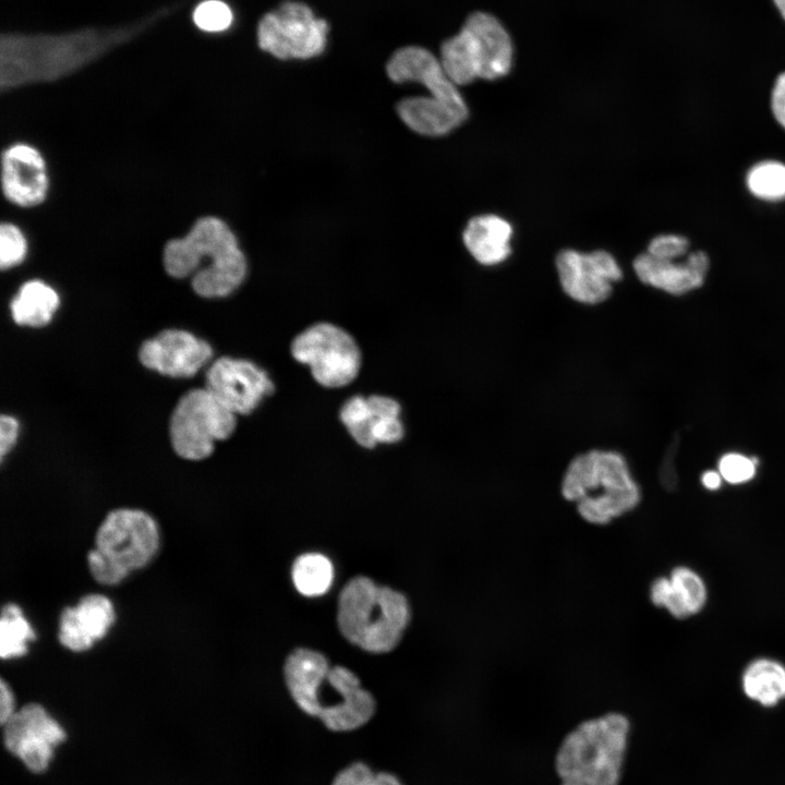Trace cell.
I'll list each match as a JSON object with an SVG mask.
<instances>
[{
    "label": "cell",
    "mask_w": 785,
    "mask_h": 785,
    "mask_svg": "<svg viewBox=\"0 0 785 785\" xmlns=\"http://www.w3.org/2000/svg\"><path fill=\"white\" fill-rule=\"evenodd\" d=\"M375 712L373 696L353 672L334 666L316 691L314 716L327 728L348 732L366 724Z\"/></svg>",
    "instance_id": "11"
},
{
    "label": "cell",
    "mask_w": 785,
    "mask_h": 785,
    "mask_svg": "<svg viewBox=\"0 0 785 785\" xmlns=\"http://www.w3.org/2000/svg\"><path fill=\"white\" fill-rule=\"evenodd\" d=\"M771 106L775 119L785 129V72L776 78Z\"/></svg>",
    "instance_id": "36"
},
{
    "label": "cell",
    "mask_w": 785,
    "mask_h": 785,
    "mask_svg": "<svg viewBox=\"0 0 785 785\" xmlns=\"http://www.w3.org/2000/svg\"><path fill=\"white\" fill-rule=\"evenodd\" d=\"M232 12L221 0H205L200 2L193 12L195 25L204 32H222L232 23Z\"/></svg>",
    "instance_id": "31"
},
{
    "label": "cell",
    "mask_w": 785,
    "mask_h": 785,
    "mask_svg": "<svg viewBox=\"0 0 785 785\" xmlns=\"http://www.w3.org/2000/svg\"><path fill=\"white\" fill-rule=\"evenodd\" d=\"M747 185L759 198L768 201L785 198V165L778 161L757 164L748 172Z\"/></svg>",
    "instance_id": "29"
},
{
    "label": "cell",
    "mask_w": 785,
    "mask_h": 785,
    "mask_svg": "<svg viewBox=\"0 0 785 785\" xmlns=\"http://www.w3.org/2000/svg\"><path fill=\"white\" fill-rule=\"evenodd\" d=\"M138 357L143 365L162 375L190 377L210 360L213 349L189 331L168 329L143 342Z\"/></svg>",
    "instance_id": "17"
},
{
    "label": "cell",
    "mask_w": 785,
    "mask_h": 785,
    "mask_svg": "<svg viewBox=\"0 0 785 785\" xmlns=\"http://www.w3.org/2000/svg\"><path fill=\"white\" fill-rule=\"evenodd\" d=\"M328 24L317 19L310 7L286 1L263 15L257 26L262 50L277 59H310L326 46Z\"/></svg>",
    "instance_id": "10"
},
{
    "label": "cell",
    "mask_w": 785,
    "mask_h": 785,
    "mask_svg": "<svg viewBox=\"0 0 785 785\" xmlns=\"http://www.w3.org/2000/svg\"><path fill=\"white\" fill-rule=\"evenodd\" d=\"M169 9L131 25L80 28L65 33H3L0 36L1 84L55 80L129 43L164 17Z\"/></svg>",
    "instance_id": "1"
},
{
    "label": "cell",
    "mask_w": 785,
    "mask_h": 785,
    "mask_svg": "<svg viewBox=\"0 0 785 785\" xmlns=\"http://www.w3.org/2000/svg\"><path fill=\"white\" fill-rule=\"evenodd\" d=\"M160 544V528L150 514L122 507L109 511L101 520L93 548L129 578L155 559Z\"/></svg>",
    "instance_id": "7"
},
{
    "label": "cell",
    "mask_w": 785,
    "mask_h": 785,
    "mask_svg": "<svg viewBox=\"0 0 785 785\" xmlns=\"http://www.w3.org/2000/svg\"><path fill=\"white\" fill-rule=\"evenodd\" d=\"M237 426V414L208 389H193L177 403L170 420L174 451L188 460L208 457L215 443L227 439Z\"/></svg>",
    "instance_id": "8"
},
{
    "label": "cell",
    "mask_w": 785,
    "mask_h": 785,
    "mask_svg": "<svg viewBox=\"0 0 785 785\" xmlns=\"http://www.w3.org/2000/svg\"><path fill=\"white\" fill-rule=\"evenodd\" d=\"M292 580L295 589L305 596L324 594L330 587L334 569L330 560L317 553L299 556L292 565Z\"/></svg>",
    "instance_id": "28"
},
{
    "label": "cell",
    "mask_w": 785,
    "mask_h": 785,
    "mask_svg": "<svg viewBox=\"0 0 785 785\" xmlns=\"http://www.w3.org/2000/svg\"><path fill=\"white\" fill-rule=\"evenodd\" d=\"M401 407L395 399L373 395L348 399L340 410V421L357 444L374 448L395 444L403 437Z\"/></svg>",
    "instance_id": "15"
},
{
    "label": "cell",
    "mask_w": 785,
    "mask_h": 785,
    "mask_svg": "<svg viewBox=\"0 0 785 785\" xmlns=\"http://www.w3.org/2000/svg\"><path fill=\"white\" fill-rule=\"evenodd\" d=\"M742 689L764 706L777 704L785 698V666L766 657L752 661L744 671Z\"/></svg>",
    "instance_id": "26"
},
{
    "label": "cell",
    "mask_w": 785,
    "mask_h": 785,
    "mask_svg": "<svg viewBox=\"0 0 785 785\" xmlns=\"http://www.w3.org/2000/svg\"><path fill=\"white\" fill-rule=\"evenodd\" d=\"M36 632L22 607L13 602L4 604L0 614V656L15 660L28 652Z\"/></svg>",
    "instance_id": "27"
},
{
    "label": "cell",
    "mask_w": 785,
    "mask_h": 785,
    "mask_svg": "<svg viewBox=\"0 0 785 785\" xmlns=\"http://www.w3.org/2000/svg\"><path fill=\"white\" fill-rule=\"evenodd\" d=\"M7 749L33 772L47 769L53 748L65 738L59 723L38 703H27L2 724Z\"/></svg>",
    "instance_id": "12"
},
{
    "label": "cell",
    "mask_w": 785,
    "mask_h": 785,
    "mask_svg": "<svg viewBox=\"0 0 785 785\" xmlns=\"http://www.w3.org/2000/svg\"><path fill=\"white\" fill-rule=\"evenodd\" d=\"M386 72L394 83H420L433 98L463 114H469L457 85L446 74L440 60L431 51L418 46L400 48L388 60Z\"/></svg>",
    "instance_id": "18"
},
{
    "label": "cell",
    "mask_w": 785,
    "mask_h": 785,
    "mask_svg": "<svg viewBox=\"0 0 785 785\" xmlns=\"http://www.w3.org/2000/svg\"><path fill=\"white\" fill-rule=\"evenodd\" d=\"M295 361L309 367L313 378L327 388L352 383L361 367L354 338L331 323H317L297 335L290 346Z\"/></svg>",
    "instance_id": "9"
},
{
    "label": "cell",
    "mask_w": 785,
    "mask_h": 785,
    "mask_svg": "<svg viewBox=\"0 0 785 785\" xmlns=\"http://www.w3.org/2000/svg\"><path fill=\"white\" fill-rule=\"evenodd\" d=\"M723 478L718 471L709 470L701 476V483L706 490L715 491L721 487Z\"/></svg>",
    "instance_id": "38"
},
{
    "label": "cell",
    "mask_w": 785,
    "mask_h": 785,
    "mask_svg": "<svg viewBox=\"0 0 785 785\" xmlns=\"http://www.w3.org/2000/svg\"><path fill=\"white\" fill-rule=\"evenodd\" d=\"M757 471V462L738 452H728L718 461V472L729 484H744L752 480Z\"/></svg>",
    "instance_id": "32"
},
{
    "label": "cell",
    "mask_w": 785,
    "mask_h": 785,
    "mask_svg": "<svg viewBox=\"0 0 785 785\" xmlns=\"http://www.w3.org/2000/svg\"><path fill=\"white\" fill-rule=\"evenodd\" d=\"M629 729V720L619 712L577 725L555 758L560 785H619Z\"/></svg>",
    "instance_id": "4"
},
{
    "label": "cell",
    "mask_w": 785,
    "mask_h": 785,
    "mask_svg": "<svg viewBox=\"0 0 785 785\" xmlns=\"http://www.w3.org/2000/svg\"><path fill=\"white\" fill-rule=\"evenodd\" d=\"M330 667L324 654L305 648L295 649L285 663L288 690L306 714L314 716L316 691Z\"/></svg>",
    "instance_id": "22"
},
{
    "label": "cell",
    "mask_w": 785,
    "mask_h": 785,
    "mask_svg": "<svg viewBox=\"0 0 785 785\" xmlns=\"http://www.w3.org/2000/svg\"><path fill=\"white\" fill-rule=\"evenodd\" d=\"M708 269V255L700 251L691 253L681 263L656 258L648 253L633 261V270L643 283L676 295L701 287Z\"/></svg>",
    "instance_id": "20"
},
{
    "label": "cell",
    "mask_w": 785,
    "mask_h": 785,
    "mask_svg": "<svg viewBox=\"0 0 785 785\" xmlns=\"http://www.w3.org/2000/svg\"><path fill=\"white\" fill-rule=\"evenodd\" d=\"M205 388L238 415L253 412L274 391V383L253 362L222 357L210 364Z\"/></svg>",
    "instance_id": "13"
},
{
    "label": "cell",
    "mask_w": 785,
    "mask_h": 785,
    "mask_svg": "<svg viewBox=\"0 0 785 785\" xmlns=\"http://www.w3.org/2000/svg\"><path fill=\"white\" fill-rule=\"evenodd\" d=\"M407 597L367 577L352 578L338 600L337 620L343 637L372 653H386L400 642L410 621Z\"/></svg>",
    "instance_id": "5"
},
{
    "label": "cell",
    "mask_w": 785,
    "mask_h": 785,
    "mask_svg": "<svg viewBox=\"0 0 785 785\" xmlns=\"http://www.w3.org/2000/svg\"><path fill=\"white\" fill-rule=\"evenodd\" d=\"M396 111L411 131L431 137L450 133L468 118L431 95L402 98L397 102Z\"/></svg>",
    "instance_id": "23"
},
{
    "label": "cell",
    "mask_w": 785,
    "mask_h": 785,
    "mask_svg": "<svg viewBox=\"0 0 785 785\" xmlns=\"http://www.w3.org/2000/svg\"><path fill=\"white\" fill-rule=\"evenodd\" d=\"M19 435V423L10 415H2L0 420V455L3 458L14 446Z\"/></svg>",
    "instance_id": "35"
},
{
    "label": "cell",
    "mask_w": 785,
    "mask_h": 785,
    "mask_svg": "<svg viewBox=\"0 0 785 785\" xmlns=\"http://www.w3.org/2000/svg\"><path fill=\"white\" fill-rule=\"evenodd\" d=\"M1 164L2 190L10 202L33 207L45 201L49 186L47 168L35 147L14 144L3 152Z\"/></svg>",
    "instance_id": "19"
},
{
    "label": "cell",
    "mask_w": 785,
    "mask_h": 785,
    "mask_svg": "<svg viewBox=\"0 0 785 785\" xmlns=\"http://www.w3.org/2000/svg\"><path fill=\"white\" fill-rule=\"evenodd\" d=\"M511 225L497 215H480L471 218L462 233L464 246L482 265L492 266L504 262L511 252Z\"/></svg>",
    "instance_id": "24"
},
{
    "label": "cell",
    "mask_w": 785,
    "mask_h": 785,
    "mask_svg": "<svg viewBox=\"0 0 785 785\" xmlns=\"http://www.w3.org/2000/svg\"><path fill=\"white\" fill-rule=\"evenodd\" d=\"M439 60L457 86L475 78L496 80L510 71L511 39L493 15L475 12L457 35L442 44Z\"/></svg>",
    "instance_id": "6"
},
{
    "label": "cell",
    "mask_w": 785,
    "mask_h": 785,
    "mask_svg": "<svg viewBox=\"0 0 785 785\" xmlns=\"http://www.w3.org/2000/svg\"><path fill=\"white\" fill-rule=\"evenodd\" d=\"M560 493L576 504L582 520L600 527L632 511L641 500L625 457L612 450L593 449L575 457L563 476Z\"/></svg>",
    "instance_id": "3"
},
{
    "label": "cell",
    "mask_w": 785,
    "mask_h": 785,
    "mask_svg": "<svg viewBox=\"0 0 785 785\" xmlns=\"http://www.w3.org/2000/svg\"><path fill=\"white\" fill-rule=\"evenodd\" d=\"M27 254V241L22 230L14 224L4 222L0 227V266L10 269L20 265Z\"/></svg>",
    "instance_id": "30"
},
{
    "label": "cell",
    "mask_w": 785,
    "mask_h": 785,
    "mask_svg": "<svg viewBox=\"0 0 785 785\" xmlns=\"http://www.w3.org/2000/svg\"><path fill=\"white\" fill-rule=\"evenodd\" d=\"M780 13L785 20V0H773Z\"/></svg>",
    "instance_id": "40"
},
{
    "label": "cell",
    "mask_w": 785,
    "mask_h": 785,
    "mask_svg": "<svg viewBox=\"0 0 785 785\" xmlns=\"http://www.w3.org/2000/svg\"><path fill=\"white\" fill-rule=\"evenodd\" d=\"M374 775L365 763L355 762L340 771L331 785H371Z\"/></svg>",
    "instance_id": "34"
},
{
    "label": "cell",
    "mask_w": 785,
    "mask_h": 785,
    "mask_svg": "<svg viewBox=\"0 0 785 785\" xmlns=\"http://www.w3.org/2000/svg\"><path fill=\"white\" fill-rule=\"evenodd\" d=\"M59 304V294L51 286L33 279L20 287L10 303V310L16 324L41 327L51 321Z\"/></svg>",
    "instance_id": "25"
},
{
    "label": "cell",
    "mask_w": 785,
    "mask_h": 785,
    "mask_svg": "<svg viewBox=\"0 0 785 785\" xmlns=\"http://www.w3.org/2000/svg\"><path fill=\"white\" fill-rule=\"evenodd\" d=\"M116 618V607L110 597L102 593H87L74 605L62 608L57 639L70 652H86L108 635Z\"/></svg>",
    "instance_id": "16"
},
{
    "label": "cell",
    "mask_w": 785,
    "mask_h": 785,
    "mask_svg": "<svg viewBox=\"0 0 785 785\" xmlns=\"http://www.w3.org/2000/svg\"><path fill=\"white\" fill-rule=\"evenodd\" d=\"M371 785H401V783L395 775L382 772L374 775Z\"/></svg>",
    "instance_id": "39"
},
{
    "label": "cell",
    "mask_w": 785,
    "mask_h": 785,
    "mask_svg": "<svg viewBox=\"0 0 785 785\" xmlns=\"http://www.w3.org/2000/svg\"><path fill=\"white\" fill-rule=\"evenodd\" d=\"M164 265L171 277L193 275V290L204 298L231 294L247 271L235 234L224 220L213 216L200 218L183 238L169 241Z\"/></svg>",
    "instance_id": "2"
},
{
    "label": "cell",
    "mask_w": 785,
    "mask_h": 785,
    "mask_svg": "<svg viewBox=\"0 0 785 785\" xmlns=\"http://www.w3.org/2000/svg\"><path fill=\"white\" fill-rule=\"evenodd\" d=\"M556 268L566 294L583 304L605 301L611 295L613 282L623 276L614 256L602 250L591 253L561 251L556 258Z\"/></svg>",
    "instance_id": "14"
},
{
    "label": "cell",
    "mask_w": 785,
    "mask_h": 785,
    "mask_svg": "<svg viewBox=\"0 0 785 785\" xmlns=\"http://www.w3.org/2000/svg\"><path fill=\"white\" fill-rule=\"evenodd\" d=\"M649 596L654 606L666 609L675 618L684 619L704 607L708 591L703 579L696 571L679 566L668 577L654 579Z\"/></svg>",
    "instance_id": "21"
},
{
    "label": "cell",
    "mask_w": 785,
    "mask_h": 785,
    "mask_svg": "<svg viewBox=\"0 0 785 785\" xmlns=\"http://www.w3.org/2000/svg\"><path fill=\"white\" fill-rule=\"evenodd\" d=\"M15 700L14 695L5 681L1 678L0 680V723L4 724L15 712Z\"/></svg>",
    "instance_id": "37"
},
{
    "label": "cell",
    "mask_w": 785,
    "mask_h": 785,
    "mask_svg": "<svg viewBox=\"0 0 785 785\" xmlns=\"http://www.w3.org/2000/svg\"><path fill=\"white\" fill-rule=\"evenodd\" d=\"M688 246V240L681 235L662 234L652 239L647 253L661 259H676L687 252Z\"/></svg>",
    "instance_id": "33"
}]
</instances>
